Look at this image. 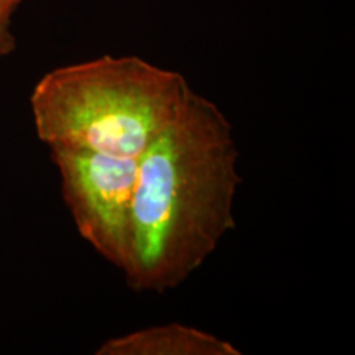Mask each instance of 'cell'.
Returning <instances> with one entry per match:
<instances>
[{
  "label": "cell",
  "mask_w": 355,
  "mask_h": 355,
  "mask_svg": "<svg viewBox=\"0 0 355 355\" xmlns=\"http://www.w3.org/2000/svg\"><path fill=\"white\" fill-rule=\"evenodd\" d=\"M234 127L191 91L175 121L139 158L125 285L137 293L181 286L235 227L242 183Z\"/></svg>",
  "instance_id": "6da1fadb"
},
{
  "label": "cell",
  "mask_w": 355,
  "mask_h": 355,
  "mask_svg": "<svg viewBox=\"0 0 355 355\" xmlns=\"http://www.w3.org/2000/svg\"><path fill=\"white\" fill-rule=\"evenodd\" d=\"M193 87L181 73L140 56L104 55L51 69L35 84V130L50 150L140 158Z\"/></svg>",
  "instance_id": "7a4b0ae2"
},
{
  "label": "cell",
  "mask_w": 355,
  "mask_h": 355,
  "mask_svg": "<svg viewBox=\"0 0 355 355\" xmlns=\"http://www.w3.org/2000/svg\"><path fill=\"white\" fill-rule=\"evenodd\" d=\"M50 153L79 235L123 273L130 259L139 158L63 148Z\"/></svg>",
  "instance_id": "3957f363"
},
{
  "label": "cell",
  "mask_w": 355,
  "mask_h": 355,
  "mask_svg": "<svg viewBox=\"0 0 355 355\" xmlns=\"http://www.w3.org/2000/svg\"><path fill=\"white\" fill-rule=\"evenodd\" d=\"M97 355H241L227 340L183 322L141 327L105 339Z\"/></svg>",
  "instance_id": "277c9868"
},
{
  "label": "cell",
  "mask_w": 355,
  "mask_h": 355,
  "mask_svg": "<svg viewBox=\"0 0 355 355\" xmlns=\"http://www.w3.org/2000/svg\"><path fill=\"white\" fill-rule=\"evenodd\" d=\"M24 0H0V60L17 50V38L12 32V20Z\"/></svg>",
  "instance_id": "5b68a950"
}]
</instances>
